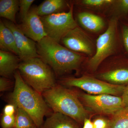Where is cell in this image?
Listing matches in <instances>:
<instances>
[{
  "label": "cell",
  "instance_id": "11",
  "mask_svg": "<svg viewBox=\"0 0 128 128\" xmlns=\"http://www.w3.org/2000/svg\"><path fill=\"white\" fill-rule=\"evenodd\" d=\"M14 34L16 45L19 52L18 57L21 61L35 57H40L37 50V43L24 34L17 24L7 20L2 21Z\"/></svg>",
  "mask_w": 128,
  "mask_h": 128
},
{
  "label": "cell",
  "instance_id": "21",
  "mask_svg": "<svg viewBox=\"0 0 128 128\" xmlns=\"http://www.w3.org/2000/svg\"><path fill=\"white\" fill-rule=\"evenodd\" d=\"M111 7L114 14L112 17L118 20L121 18L123 19L122 21H128V0H114Z\"/></svg>",
  "mask_w": 128,
  "mask_h": 128
},
{
  "label": "cell",
  "instance_id": "2",
  "mask_svg": "<svg viewBox=\"0 0 128 128\" xmlns=\"http://www.w3.org/2000/svg\"><path fill=\"white\" fill-rule=\"evenodd\" d=\"M14 90L9 97L10 103L23 109L29 114L38 128H41L44 118L49 112L48 106L42 94L24 81L18 70L14 75Z\"/></svg>",
  "mask_w": 128,
  "mask_h": 128
},
{
  "label": "cell",
  "instance_id": "15",
  "mask_svg": "<svg viewBox=\"0 0 128 128\" xmlns=\"http://www.w3.org/2000/svg\"><path fill=\"white\" fill-rule=\"evenodd\" d=\"M40 128H79L76 122L68 116L54 112L48 117Z\"/></svg>",
  "mask_w": 128,
  "mask_h": 128
},
{
  "label": "cell",
  "instance_id": "5",
  "mask_svg": "<svg viewBox=\"0 0 128 128\" xmlns=\"http://www.w3.org/2000/svg\"><path fill=\"white\" fill-rule=\"evenodd\" d=\"M118 19L112 17L107 28L96 41V50L93 56L88 60V66L92 72L96 71L105 60L118 54L120 40L118 30Z\"/></svg>",
  "mask_w": 128,
  "mask_h": 128
},
{
  "label": "cell",
  "instance_id": "28",
  "mask_svg": "<svg viewBox=\"0 0 128 128\" xmlns=\"http://www.w3.org/2000/svg\"><path fill=\"white\" fill-rule=\"evenodd\" d=\"M16 109V106L13 104L10 103L5 106L2 114L8 115H15Z\"/></svg>",
  "mask_w": 128,
  "mask_h": 128
},
{
  "label": "cell",
  "instance_id": "7",
  "mask_svg": "<svg viewBox=\"0 0 128 128\" xmlns=\"http://www.w3.org/2000/svg\"><path fill=\"white\" fill-rule=\"evenodd\" d=\"M73 2L67 12L40 17L47 36L60 43L63 37L78 26L73 15Z\"/></svg>",
  "mask_w": 128,
  "mask_h": 128
},
{
  "label": "cell",
  "instance_id": "12",
  "mask_svg": "<svg viewBox=\"0 0 128 128\" xmlns=\"http://www.w3.org/2000/svg\"><path fill=\"white\" fill-rule=\"evenodd\" d=\"M17 25L24 34L37 43L47 37L40 17L37 13V6L31 8L25 19Z\"/></svg>",
  "mask_w": 128,
  "mask_h": 128
},
{
  "label": "cell",
  "instance_id": "9",
  "mask_svg": "<svg viewBox=\"0 0 128 128\" xmlns=\"http://www.w3.org/2000/svg\"><path fill=\"white\" fill-rule=\"evenodd\" d=\"M80 96L86 106L98 114L113 115L124 107L121 97L118 96L84 94Z\"/></svg>",
  "mask_w": 128,
  "mask_h": 128
},
{
  "label": "cell",
  "instance_id": "10",
  "mask_svg": "<svg viewBox=\"0 0 128 128\" xmlns=\"http://www.w3.org/2000/svg\"><path fill=\"white\" fill-rule=\"evenodd\" d=\"M60 41L70 50L91 57L96 52V46L92 40L79 26L66 33Z\"/></svg>",
  "mask_w": 128,
  "mask_h": 128
},
{
  "label": "cell",
  "instance_id": "24",
  "mask_svg": "<svg viewBox=\"0 0 128 128\" xmlns=\"http://www.w3.org/2000/svg\"><path fill=\"white\" fill-rule=\"evenodd\" d=\"M34 0H20L19 8L22 22L26 18L31 8Z\"/></svg>",
  "mask_w": 128,
  "mask_h": 128
},
{
  "label": "cell",
  "instance_id": "16",
  "mask_svg": "<svg viewBox=\"0 0 128 128\" xmlns=\"http://www.w3.org/2000/svg\"><path fill=\"white\" fill-rule=\"evenodd\" d=\"M70 6L64 0H45L37 6V13L40 17L57 14L65 12Z\"/></svg>",
  "mask_w": 128,
  "mask_h": 128
},
{
  "label": "cell",
  "instance_id": "20",
  "mask_svg": "<svg viewBox=\"0 0 128 128\" xmlns=\"http://www.w3.org/2000/svg\"><path fill=\"white\" fill-rule=\"evenodd\" d=\"M35 126H36L29 114L23 109L17 107L13 128H30Z\"/></svg>",
  "mask_w": 128,
  "mask_h": 128
},
{
  "label": "cell",
  "instance_id": "31",
  "mask_svg": "<svg viewBox=\"0 0 128 128\" xmlns=\"http://www.w3.org/2000/svg\"><path fill=\"white\" fill-rule=\"evenodd\" d=\"M37 128V127H36V126H35V127H32V128Z\"/></svg>",
  "mask_w": 128,
  "mask_h": 128
},
{
  "label": "cell",
  "instance_id": "22",
  "mask_svg": "<svg viewBox=\"0 0 128 128\" xmlns=\"http://www.w3.org/2000/svg\"><path fill=\"white\" fill-rule=\"evenodd\" d=\"M114 0H82L74 2L76 4L90 9H98L102 8L111 7Z\"/></svg>",
  "mask_w": 128,
  "mask_h": 128
},
{
  "label": "cell",
  "instance_id": "19",
  "mask_svg": "<svg viewBox=\"0 0 128 128\" xmlns=\"http://www.w3.org/2000/svg\"><path fill=\"white\" fill-rule=\"evenodd\" d=\"M108 128H128V107H124L113 115Z\"/></svg>",
  "mask_w": 128,
  "mask_h": 128
},
{
  "label": "cell",
  "instance_id": "17",
  "mask_svg": "<svg viewBox=\"0 0 128 128\" xmlns=\"http://www.w3.org/2000/svg\"><path fill=\"white\" fill-rule=\"evenodd\" d=\"M0 48L3 51L19 55L14 34L2 20L0 21Z\"/></svg>",
  "mask_w": 128,
  "mask_h": 128
},
{
  "label": "cell",
  "instance_id": "14",
  "mask_svg": "<svg viewBox=\"0 0 128 128\" xmlns=\"http://www.w3.org/2000/svg\"><path fill=\"white\" fill-rule=\"evenodd\" d=\"M77 19L80 25L83 28L93 32H100L103 30L105 25L103 18L88 12H78Z\"/></svg>",
  "mask_w": 128,
  "mask_h": 128
},
{
  "label": "cell",
  "instance_id": "23",
  "mask_svg": "<svg viewBox=\"0 0 128 128\" xmlns=\"http://www.w3.org/2000/svg\"><path fill=\"white\" fill-rule=\"evenodd\" d=\"M122 44L128 55V21H122L120 24Z\"/></svg>",
  "mask_w": 128,
  "mask_h": 128
},
{
  "label": "cell",
  "instance_id": "18",
  "mask_svg": "<svg viewBox=\"0 0 128 128\" xmlns=\"http://www.w3.org/2000/svg\"><path fill=\"white\" fill-rule=\"evenodd\" d=\"M19 9L18 0H0V16L16 24V14Z\"/></svg>",
  "mask_w": 128,
  "mask_h": 128
},
{
  "label": "cell",
  "instance_id": "30",
  "mask_svg": "<svg viewBox=\"0 0 128 128\" xmlns=\"http://www.w3.org/2000/svg\"><path fill=\"white\" fill-rule=\"evenodd\" d=\"M82 128H94L93 122H92L90 120L86 118L83 122Z\"/></svg>",
  "mask_w": 128,
  "mask_h": 128
},
{
  "label": "cell",
  "instance_id": "13",
  "mask_svg": "<svg viewBox=\"0 0 128 128\" xmlns=\"http://www.w3.org/2000/svg\"><path fill=\"white\" fill-rule=\"evenodd\" d=\"M21 62L18 56L0 50V75L8 78L14 76Z\"/></svg>",
  "mask_w": 128,
  "mask_h": 128
},
{
  "label": "cell",
  "instance_id": "3",
  "mask_svg": "<svg viewBox=\"0 0 128 128\" xmlns=\"http://www.w3.org/2000/svg\"><path fill=\"white\" fill-rule=\"evenodd\" d=\"M42 95L54 112L68 116L77 123H83L87 112L73 91L61 85L56 84Z\"/></svg>",
  "mask_w": 128,
  "mask_h": 128
},
{
  "label": "cell",
  "instance_id": "6",
  "mask_svg": "<svg viewBox=\"0 0 128 128\" xmlns=\"http://www.w3.org/2000/svg\"><path fill=\"white\" fill-rule=\"evenodd\" d=\"M60 84L66 86L78 88L89 94H109L118 96L122 94L126 86L114 84L94 77L82 76L79 78L66 77L60 80Z\"/></svg>",
  "mask_w": 128,
  "mask_h": 128
},
{
  "label": "cell",
  "instance_id": "27",
  "mask_svg": "<svg viewBox=\"0 0 128 128\" xmlns=\"http://www.w3.org/2000/svg\"><path fill=\"white\" fill-rule=\"evenodd\" d=\"M12 82L9 78L1 77L0 78V91L1 92L6 91L11 87Z\"/></svg>",
  "mask_w": 128,
  "mask_h": 128
},
{
  "label": "cell",
  "instance_id": "4",
  "mask_svg": "<svg viewBox=\"0 0 128 128\" xmlns=\"http://www.w3.org/2000/svg\"><path fill=\"white\" fill-rule=\"evenodd\" d=\"M18 70L24 81L41 94L56 84L55 73L39 57L21 61Z\"/></svg>",
  "mask_w": 128,
  "mask_h": 128
},
{
  "label": "cell",
  "instance_id": "29",
  "mask_svg": "<svg viewBox=\"0 0 128 128\" xmlns=\"http://www.w3.org/2000/svg\"><path fill=\"white\" fill-rule=\"evenodd\" d=\"M122 98L124 107H128V86L125 88L122 95Z\"/></svg>",
  "mask_w": 128,
  "mask_h": 128
},
{
  "label": "cell",
  "instance_id": "8",
  "mask_svg": "<svg viewBox=\"0 0 128 128\" xmlns=\"http://www.w3.org/2000/svg\"><path fill=\"white\" fill-rule=\"evenodd\" d=\"M102 62L105 66L98 73L100 80L120 86L128 84V55L118 54L112 56Z\"/></svg>",
  "mask_w": 128,
  "mask_h": 128
},
{
  "label": "cell",
  "instance_id": "1",
  "mask_svg": "<svg viewBox=\"0 0 128 128\" xmlns=\"http://www.w3.org/2000/svg\"><path fill=\"white\" fill-rule=\"evenodd\" d=\"M40 57L57 76L79 70L86 59L84 54L74 52L48 37L37 43Z\"/></svg>",
  "mask_w": 128,
  "mask_h": 128
},
{
  "label": "cell",
  "instance_id": "25",
  "mask_svg": "<svg viewBox=\"0 0 128 128\" xmlns=\"http://www.w3.org/2000/svg\"><path fill=\"white\" fill-rule=\"evenodd\" d=\"M16 120V114L6 115L2 114L0 124L2 128H13Z\"/></svg>",
  "mask_w": 128,
  "mask_h": 128
},
{
  "label": "cell",
  "instance_id": "26",
  "mask_svg": "<svg viewBox=\"0 0 128 128\" xmlns=\"http://www.w3.org/2000/svg\"><path fill=\"white\" fill-rule=\"evenodd\" d=\"M94 128H108L110 121L103 118H98L93 121Z\"/></svg>",
  "mask_w": 128,
  "mask_h": 128
}]
</instances>
